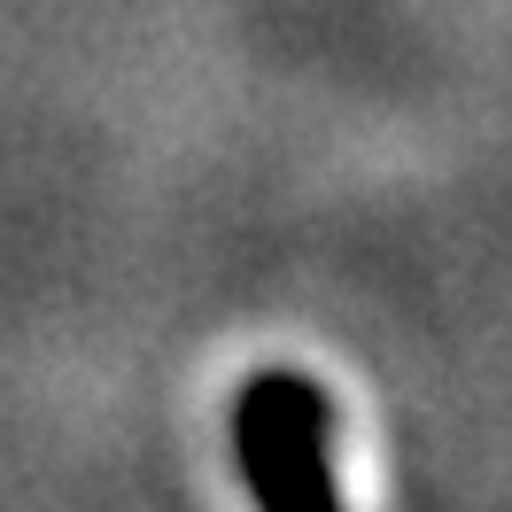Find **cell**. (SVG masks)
Instances as JSON below:
<instances>
[{
	"instance_id": "1",
	"label": "cell",
	"mask_w": 512,
	"mask_h": 512,
	"mask_svg": "<svg viewBox=\"0 0 512 512\" xmlns=\"http://www.w3.org/2000/svg\"><path fill=\"white\" fill-rule=\"evenodd\" d=\"M326 396L303 373H256L233 404V450L256 512H342L326 474Z\"/></svg>"
}]
</instances>
